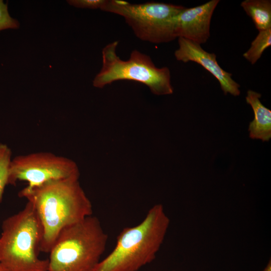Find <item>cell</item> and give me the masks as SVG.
I'll return each instance as SVG.
<instances>
[{
	"instance_id": "cell-1",
	"label": "cell",
	"mask_w": 271,
	"mask_h": 271,
	"mask_svg": "<svg viewBox=\"0 0 271 271\" xmlns=\"http://www.w3.org/2000/svg\"><path fill=\"white\" fill-rule=\"evenodd\" d=\"M19 196L34 207L43 228L41 251L49 253L60 232L92 214V206L79 179L51 181L26 186Z\"/></svg>"
},
{
	"instance_id": "cell-2",
	"label": "cell",
	"mask_w": 271,
	"mask_h": 271,
	"mask_svg": "<svg viewBox=\"0 0 271 271\" xmlns=\"http://www.w3.org/2000/svg\"><path fill=\"white\" fill-rule=\"evenodd\" d=\"M169 224L162 205H155L140 223L122 230L113 249L93 271L139 270L155 258Z\"/></svg>"
},
{
	"instance_id": "cell-3",
	"label": "cell",
	"mask_w": 271,
	"mask_h": 271,
	"mask_svg": "<svg viewBox=\"0 0 271 271\" xmlns=\"http://www.w3.org/2000/svg\"><path fill=\"white\" fill-rule=\"evenodd\" d=\"M0 266L4 271H48V259L39 257L43 228L33 205L2 223Z\"/></svg>"
},
{
	"instance_id": "cell-4",
	"label": "cell",
	"mask_w": 271,
	"mask_h": 271,
	"mask_svg": "<svg viewBox=\"0 0 271 271\" xmlns=\"http://www.w3.org/2000/svg\"><path fill=\"white\" fill-rule=\"evenodd\" d=\"M107 239L94 216L64 228L49 252L48 271H93L100 261Z\"/></svg>"
},
{
	"instance_id": "cell-5",
	"label": "cell",
	"mask_w": 271,
	"mask_h": 271,
	"mask_svg": "<svg viewBox=\"0 0 271 271\" xmlns=\"http://www.w3.org/2000/svg\"><path fill=\"white\" fill-rule=\"evenodd\" d=\"M118 44L111 42L102 49V65L93 79L94 87L101 88L114 81L129 80L145 84L155 95L173 93L168 67H156L149 56L137 50L131 52L127 60H122L116 54Z\"/></svg>"
},
{
	"instance_id": "cell-6",
	"label": "cell",
	"mask_w": 271,
	"mask_h": 271,
	"mask_svg": "<svg viewBox=\"0 0 271 271\" xmlns=\"http://www.w3.org/2000/svg\"><path fill=\"white\" fill-rule=\"evenodd\" d=\"M185 8L182 6L163 3L131 4L120 0H106L101 10L123 17L139 39L153 43H162L176 38L175 18Z\"/></svg>"
},
{
	"instance_id": "cell-7",
	"label": "cell",
	"mask_w": 271,
	"mask_h": 271,
	"mask_svg": "<svg viewBox=\"0 0 271 271\" xmlns=\"http://www.w3.org/2000/svg\"><path fill=\"white\" fill-rule=\"evenodd\" d=\"M77 164L71 159L48 152L19 155L12 159L9 184L27 183L28 187L61 180L79 179Z\"/></svg>"
},
{
	"instance_id": "cell-8",
	"label": "cell",
	"mask_w": 271,
	"mask_h": 271,
	"mask_svg": "<svg viewBox=\"0 0 271 271\" xmlns=\"http://www.w3.org/2000/svg\"><path fill=\"white\" fill-rule=\"evenodd\" d=\"M179 48L175 51L176 59L187 63L192 61L200 64L218 81L225 95H239L240 85L232 78V74L223 70L216 60L214 53L204 50L200 44L183 38H178Z\"/></svg>"
},
{
	"instance_id": "cell-9",
	"label": "cell",
	"mask_w": 271,
	"mask_h": 271,
	"mask_svg": "<svg viewBox=\"0 0 271 271\" xmlns=\"http://www.w3.org/2000/svg\"><path fill=\"white\" fill-rule=\"evenodd\" d=\"M219 0H211L203 5L185 8L175 18L174 34L199 44L210 37V27L213 12Z\"/></svg>"
},
{
	"instance_id": "cell-10",
	"label": "cell",
	"mask_w": 271,
	"mask_h": 271,
	"mask_svg": "<svg viewBox=\"0 0 271 271\" xmlns=\"http://www.w3.org/2000/svg\"><path fill=\"white\" fill-rule=\"evenodd\" d=\"M261 96L260 93L253 90L247 92L246 101L251 106L254 115L248 130L250 138L268 141L271 138V110L261 103Z\"/></svg>"
},
{
	"instance_id": "cell-11",
	"label": "cell",
	"mask_w": 271,
	"mask_h": 271,
	"mask_svg": "<svg viewBox=\"0 0 271 271\" xmlns=\"http://www.w3.org/2000/svg\"><path fill=\"white\" fill-rule=\"evenodd\" d=\"M240 6L258 32L271 29L270 0H245Z\"/></svg>"
},
{
	"instance_id": "cell-12",
	"label": "cell",
	"mask_w": 271,
	"mask_h": 271,
	"mask_svg": "<svg viewBox=\"0 0 271 271\" xmlns=\"http://www.w3.org/2000/svg\"><path fill=\"white\" fill-rule=\"evenodd\" d=\"M271 45V29L259 31L251 42L250 48L243 54L251 64H254L261 57L263 51Z\"/></svg>"
},
{
	"instance_id": "cell-13",
	"label": "cell",
	"mask_w": 271,
	"mask_h": 271,
	"mask_svg": "<svg viewBox=\"0 0 271 271\" xmlns=\"http://www.w3.org/2000/svg\"><path fill=\"white\" fill-rule=\"evenodd\" d=\"M12 151L6 145L0 143V200L6 186L9 184V169Z\"/></svg>"
},
{
	"instance_id": "cell-14",
	"label": "cell",
	"mask_w": 271,
	"mask_h": 271,
	"mask_svg": "<svg viewBox=\"0 0 271 271\" xmlns=\"http://www.w3.org/2000/svg\"><path fill=\"white\" fill-rule=\"evenodd\" d=\"M19 26L18 21L10 16L7 4L0 0V31L9 29H17Z\"/></svg>"
},
{
	"instance_id": "cell-15",
	"label": "cell",
	"mask_w": 271,
	"mask_h": 271,
	"mask_svg": "<svg viewBox=\"0 0 271 271\" xmlns=\"http://www.w3.org/2000/svg\"><path fill=\"white\" fill-rule=\"evenodd\" d=\"M67 2L70 5L76 8L101 10L106 0H69Z\"/></svg>"
},
{
	"instance_id": "cell-16",
	"label": "cell",
	"mask_w": 271,
	"mask_h": 271,
	"mask_svg": "<svg viewBox=\"0 0 271 271\" xmlns=\"http://www.w3.org/2000/svg\"><path fill=\"white\" fill-rule=\"evenodd\" d=\"M262 271H271V261L270 260Z\"/></svg>"
},
{
	"instance_id": "cell-17",
	"label": "cell",
	"mask_w": 271,
	"mask_h": 271,
	"mask_svg": "<svg viewBox=\"0 0 271 271\" xmlns=\"http://www.w3.org/2000/svg\"><path fill=\"white\" fill-rule=\"evenodd\" d=\"M0 271H4L0 266Z\"/></svg>"
}]
</instances>
